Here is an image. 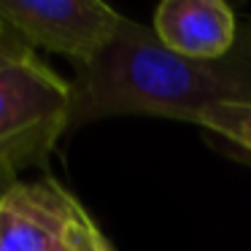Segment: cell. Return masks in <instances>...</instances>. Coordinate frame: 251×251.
<instances>
[{
    "label": "cell",
    "mask_w": 251,
    "mask_h": 251,
    "mask_svg": "<svg viewBox=\"0 0 251 251\" xmlns=\"http://www.w3.org/2000/svg\"><path fill=\"white\" fill-rule=\"evenodd\" d=\"M0 19L27 46L92 62L119 33L125 17L100 0H0Z\"/></svg>",
    "instance_id": "3957f363"
},
{
    "label": "cell",
    "mask_w": 251,
    "mask_h": 251,
    "mask_svg": "<svg viewBox=\"0 0 251 251\" xmlns=\"http://www.w3.org/2000/svg\"><path fill=\"white\" fill-rule=\"evenodd\" d=\"M192 125H200L251 151V103H216L197 111Z\"/></svg>",
    "instance_id": "8992f818"
},
{
    "label": "cell",
    "mask_w": 251,
    "mask_h": 251,
    "mask_svg": "<svg viewBox=\"0 0 251 251\" xmlns=\"http://www.w3.org/2000/svg\"><path fill=\"white\" fill-rule=\"evenodd\" d=\"M33 54H35L33 46H27L17 30H11L3 19H0V71L14 65V62L27 60V57H33Z\"/></svg>",
    "instance_id": "ba28073f"
},
{
    "label": "cell",
    "mask_w": 251,
    "mask_h": 251,
    "mask_svg": "<svg viewBox=\"0 0 251 251\" xmlns=\"http://www.w3.org/2000/svg\"><path fill=\"white\" fill-rule=\"evenodd\" d=\"M71 251H114L111 243L105 240V235L98 229V224L92 222L84 205L78 202L73 211V222H71Z\"/></svg>",
    "instance_id": "52a82bcc"
},
{
    "label": "cell",
    "mask_w": 251,
    "mask_h": 251,
    "mask_svg": "<svg viewBox=\"0 0 251 251\" xmlns=\"http://www.w3.org/2000/svg\"><path fill=\"white\" fill-rule=\"evenodd\" d=\"M17 181V176L14 173H8V170H0V195L8 189V184H14Z\"/></svg>",
    "instance_id": "9c48e42d"
},
{
    "label": "cell",
    "mask_w": 251,
    "mask_h": 251,
    "mask_svg": "<svg viewBox=\"0 0 251 251\" xmlns=\"http://www.w3.org/2000/svg\"><path fill=\"white\" fill-rule=\"evenodd\" d=\"M76 205L54 178H17L0 195V251H71Z\"/></svg>",
    "instance_id": "277c9868"
},
{
    "label": "cell",
    "mask_w": 251,
    "mask_h": 251,
    "mask_svg": "<svg viewBox=\"0 0 251 251\" xmlns=\"http://www.w3.org/2000/svg\"><path fill=\"white\" fill-rule=\"evenodd\" d=\"M71 127L103 116H165L189 122L216 103H251V62L192 60L168 49L154 27L122 19L119 33L71 81Z\"/></svg>",
    "instance_id": "6da1fadb"
},
{
    "label": "cell",
    "mask_w": 251,
    "mask_h": 251,
    "mask_svg": "<svg viewBox=\"0 0 251 251\" xmlns=\"http://www.w3.org/2000/svg\"><path fill=\"white\" fill-rule=\"evenodd\" d=\"M154 33L168 49L192 60H224L235 46V17L222 0H165Z\"/></svg>",
    "instance_id": "5b68a950"
},
{
    "label": "cell",
    "mask_w": 251,
    "mask_h": 251,
    "mask_svg": "<svg viewBox=\"0 0 251 251\" xmlns=\"http://www.w3.org/2000/svg\"><path fill=\"white\" fill-rule=\"evenodd\" d=\"M71 81L38 54L0 71V170L44 165L71 127Z\"/></svg>",
    "instance_id": "7a4b0ae2"
}]
</instances>
